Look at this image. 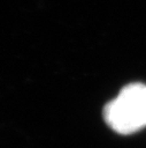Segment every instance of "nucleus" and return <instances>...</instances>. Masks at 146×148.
I'll list each match as a JSON object with an SVG mask.
<instances>
[{
	"label": "nucleus",
	"mask_w": 146,
	"mask_h": 148,
	"mask_svg": "<svg viewBox=\"0 0 146 148\" xmlns=\"http://www.w3.org/2000/svg\"><path fill=\"white\" fill-rule=\"evenodd\" d=\"M106 124L120 134H131L146 126V84L130 83L103 108Z\"/></svg>",
	"instance_id": "obj_1"
}]
</instances>
